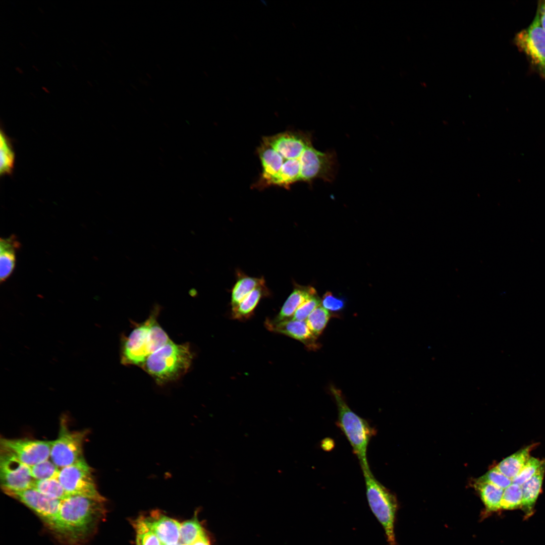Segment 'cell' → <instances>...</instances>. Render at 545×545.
Returning a JSON list of instances; mask_svg holds the SVG:
<instances>
[{"mask_svg":"<svg viewBox=\"0 0 545 545\" xmlns=\"http://www.w3.org/2000/svg\"><path fill=\"white\" fill-rule=\"evenodd\" d=\"M257 153L261 172L253 186L259 190L271 186L289 189L295 183L311 184L316 179L332 182L335 178L336 153L316 149L308 132L287 130L264 136Z\"/></svg>","mask_w":545,"mask_h":545,"instance_id":"obj_1","label":"cell"},{"mask_svg":"<svg viewBox=\"0 0 545 545\" xmlns=\"http://www.w3.org/2000/svg\"><path fill=\"white\" fill-rule=\"evenodd\" d=\"M103 503L70 496L62 501L58 515L48 529L65 545H83L93 536L104 516Z\"/></svg>","mask_w":545,"mask_h":545,"instance_id":"obj_2","label":"cell"},{"mask_svg":"<svg viewBox=\"0 0 545 545\" xmlns=\"http://www.w3.org/2000/svg\"><path fill=\"white\" fill-rule=\"evenodd\" d=\"M159 311L160 307L156 305L149 317L122 339L121 363L141 367L150 354L171 340L157 322Z\"/></svg>","mask_w":545,"mask_h":545,"instance_id":"obj_3","label":"cell"},{"mask_svg":"<svg viewBox=\"0 0 545 545\" xmlns=\"http://www.w3.org/2000/svg\"><path fill=\"white\" fill-rule=\"evenodd\" d=\"M189 343L170 340L150 354L141 367L160 386L179 379L189 370L193 359Z\"/></svg>","mask_w":545,"mask_h":545,"instance_id":"obj_4","label":"cell"},{"mask_svg":"<svg viewBox=\"0 0 545 545\" xmlns=\"http://www.w3.org/2000/svg\"><path fill=\"white\" fill-rule=\"evenodd\" d=\"M330 391L337 406V424L349 442L361 468L369 467L367 448L371 438L375 434V428L351 409L340 390L331 386Z\"/></svg>","mask_w":545,"mask_h":545,"instance_id":"obj_5","label":"cell"},{"mask_svg":"<svg viewBox=\"0 0 545 545\" xmlns=\"http://www.w3.org/2000/svg\"><path fill=\"white\" fill-rule=\"evenodd\" d=\"M369 506L382 525L389 545H397L394 525L398 502L396 496L374 476L369 467L361 468Z\"/></svg>","mask_w":545,"mask_h":545,"instance_id":"obj_6","label":"cell"},{"mask_svg":"<svg viewBox=\"0 0 545 545\" xmlns=\"http://www.w3.org/2000/svg\"><path fill=\"white\" fill-rule=\"evenodd\" d=\"M513 43L525 55L531 69L545 79V31L535 16L527 27L515 34Z\"/></svg>","mask_w":545,"mask_h":545,"instance_id":"obj_7","label":"cell"},{"mask_svg":"<svg viewBox=\"0 0 545 545\" xmlns=\"http://www.w3.org/2000/svg\"><path fill=\"white\" fill-rule=\"evenodd\" d=\"M58 479L70 496H79L101 502L105 498L98 492L92 469L83 459L60 469Z\"/></svg>","mask_w":545,"mask_h":545,"instance_id":"obj_8","label":"cell"},{"mask_svg":"<svg viewBox=\"0 0 545 545\" xmlns=\"http://www.w3.org/2000/svg\"><path fill=\"white\" fill-rule=\"evenodd\" d=\"M88 432L87 430L70 431L65 422H62L58 438L52 441L51 461L61 469L84 459L83 445Z\"/></svg>","mask_w":545,"mask_h":545,"instance_id":"obj_9","label":"cell"},{"mask_svg":"<svg viewBox=\"0 0 545 545\" xmlns=\"http://www.w3.org/2000/svg\"><path fill=\"white\" fill-rule=\"evenodd\" d=\"M52 441L29 439H1V451L8 452L28 466L49 459Z\"/></svg>","mask_w":545,"mask_h":545,"instance_id":"obj_10","label":"cell"},{"mask_svg":"<svg viewBox=\"0 0 545 545\" xmlns=\"http://www.w3.org/2000/svg\"><path fill=\"white\" fill-rule=\"evenodd\" d=\"M7 495L19 501L31 510L48 528L59 512L62 501L48 497L34 488L21 490L2 489Z\"/></svg>","mask_w":545,"mask_h":545,"instance_id":"obj_11","label":"cell"},{"mask_svg":"<svg viewBox=\"0 0 545 545\" xmlns=\"http://www.w3.org/2000/svg\"><path fill=\"white\" fill-rule=\"evenodd\" d=\"M0 477L2 489L12 490L31 488L35 480L29 466L3 451L0 455Z\"/></svg>","mask_w":545,"mask_h":545,"instance_id":"obj_12","label":"cell"},{"mask_svg":"<svg viewBox=\"0 0 545 545\" xmlns=\"http://www.w3.org/2000/svg\"><path fill=\"white\" fill-rule=\"evenodd\" d=\"M265 327L271 332L282 334L302 342L309 350L315 351L320 344L317 342V337L310 331L305 321L294 320L291 318L276 321L266 319Z\"/></svg>","mask_w":545,"mask_h":545,"instance_id":"obj_13","label":"cell"},{"mask_svg":"<svg viewBox=\"0 0 545 545\" xmlns=\"http://www.w3.org/2000/svg\"><path fill=\"white\" fill-rule=\"evenodd\" d=\"M143 518L162 545H174L179 542L181 524L177 520L157 514Z\"/></svg>","mask_w":545,"mask_h":545,"instance_id":"obj_14","label":"cell"},{"mask_svg":"<svg viewBox=\"0 0 545 545\" xmlns=\"http://www.w3.org/2000/svg\"><path fill=\"white\" fill-rule=\"evenodd\" d=\"M20 243L16 236L12 235L0 239V282L6 281L12 275L16 262V252Z\"/></svg>","mask_w":545,"mask_h":545,"instance_id":"obj_15","label":"cell"},{"mask_svg":"<svg viewBox=\"0 0 545 545\" xmlns=\"http://www.w3.org/2000/svg\"><path fill=\"white\" fill-rule=\"evenodd\" d=\"M316 294L313 287L295 284L293 291L284 303L279 313L272 319L278 321L291 318L303 303Z\"/></svg>","mask_w":545,"mask_h":545,"instance_id":"obj_16","label":"cell"},{"mask_svg":"<svg viewBox=\"0 0 545 545\" xmlns=\"http://www.w3.org/2000/svg\"><path fill=\"white\" fill-rule=\"evenodd\" d=\"M270 295L265 285L259 286L247 295L237 306L232 308V317L238 320L249 318L263 298Z\"/></svg>","mask_w":545,"mask_h":545,"instance_id":"obj_17","label":"cell"},{"mask_svg":"<svg viewBox=\"0 0 545 545\" xmlns=\"http://www.w3.org/2000/svg\"><path fill=\"white\" fill-rule=\"evenodd\" d=\"M545 472V461L536 473L521 485L522 491V507L529 515L540 493Z\"/></svg>","mask_w":545,"mask_h":545,"instance_id":"obj_18","label":"cell"},{"mask_svg":"<svg viewBox=\"0 0 545 545\" xmlns=\"http://www.w3.org/2000/svg\"><path fill=\"white\" fill-rule=\"evenodd\" d=\"M237 279L231 291L232 308L237 306L247 295L255 288L265 285L263 277H249L238 271Z\"/></svg>","mask_w":545,"mask_h":545,"instance_id":"obj_19","label":"cell"},{"mask_svg":"<svg viewBox=\"0 0 545 545\" xmlns=\"http://www.w3.org/2000/svg\"><path fill=\"white\" fill-rule=\"evenodd\" d=\"M534 445L528 446L508 456L495 467L512 480L520 471L528 459Z\"/></svg>","mask_w":545,"mask_h":545,"instance_id":"obj_20","label":"cell"},{"mask_svg":"<svg viewBox=\"0 0 545 545\" xmlns=\"http://www.w3.org/2000/svg\"><path fill=\"white\" fill-rule=\"evenodd\" d=\"M475 488L479 493L486 510L488 512H496L501 509V501L503 489L486 482L476 480Z\"/></svg>","mask_w":545,"mask_h":545,"instance_id":"obj_21","label":"cell"},{"mask_svg":"<svg viewBox=\"0 0 545 545\" xmlns=\"http://www.w3.org/2000/svg\"><path fill=\"white\" fill-rule=\"evenodd\" d=\"M0 140V175H10L14 169L15 152L11 140L2 130Z\"/></svg>","mask_w":545,"mask_h":545,"instance_id":"obj_22","label":"cell"},{"mask_svg":"<svg viewBox=\"0 0 545 545\" xmlns=\"http://www.w3.org/2000/svg\"><path fill=\"white\" fill-rule=\"evenodd\" d=\"M52 499L63 500L70 496L58 478L35 480L32 487Z\"/></svg>","mask_w":545,"mask_h":545,"instance_id":"obj_23","label":"cell"},{"mask_svg":"<svg viewBox=\"0 0 545 545\" xmlns=\"http://www.w3.org/2000/svg\"><path fill=\"white\" fill-rule=\"evenodd\" d=\"M331 316V313L319 305L309 314L305 321L312 333L318 337L326 327Z\"/></svg>","mask_w":545,"mask_h":545,"instance_id":"obj_24","label":"cell"},{"mask_svg":"<svg viewBox=\"0 0 545 545\" xmlns=\"http://www.w3.org/2000/svg\"><path fill=\"white\" fill-rule=\"evenodd\" d=\"M204 533L196 518L185 521L181 524L179 543L191 545Z\"/></svg>","mask_w":545,"mask_h":545,"instance_id":"obj_25","label":"cell"},{"mask_svg":"<svg viewBox=\"0 0 545 545\" xmlns=\"http://www.w3.org/2000/svg\"><path fill=\"white\" fill-rule=\"evenodd\" d=\"M522 491L521 486L512 483L506 487L501 501V509L513 510L522 507Z\"/></svg>","mask_w":545,"mask_h":545,"instance_id":"obj_26","label":"cell"},{"mask_svg":"<svg viewBox=\"0 0 545 545\" xmlns=\"http://www.w3.org/2000/svg\"><path fill=\"white\" fill-rule=\"evenodd\" d=\"M29 467L31 475L35 480L58 478L60 470V469L49 459Z\"/></svg>","mask_w":545,"mask_h":545,"instance_id":"obj_27","label":"cell"},{"mask_svg":"<svg viewBox=\"0 0 545 545\" xmlns=\"http://www.w3.org/2000/svg\"><path fill=\"white\" fill-rule=\"evenodd\" d=\"M137 545H162L158 537L148 528L143 517L134 523Z\"/></svg>","mask_w":545,"mask_h":545,"instance_id":"obj_28","label":"cell"},{"mask_svg":"<svg viewBox=\"0 0 545 545\" xmlns=\"http://www.w3.org/2000/svg\"><path fill=\"white\" fill-rule=\"evenodd\" d=\"M543 461L530 457L519 473L512 479V482L522 485L538 471Z\"/></svg>","mask_w":545,"mask_h":545,"instance_id":"obj_29","label":"cell"},{"mask_svg":"<svg viewBox=\"0 0 545 545\" xmlns=\"http://www.w3.org/2000/svg\"><path fill=\"white\" fill-rule=\"evenodd\" d=\"M477 480L486 482L505 489L512 483V480L505 475L496 467L489 470Z\"/></svg>","mask_w":545,"mask_h":545,"instance_id":"obj_30","label":"cell"},{"mask_svg":"<svg viewBox=\"0 0 545 545\" xmlns=\"http://www.w3.org/2000/svg\"><path fill=\"white\" fill-rule=\"evenodd\" d=\"M321 300L317 294L303 303L291 318L294 320L304 321L317 307L320 305Z\"/></svg>","mask_w":545,"mask_h":545,"instance_id":"obj_31","label":"cell"},{"mask_svg":"<svg viewBox=\"0 0 545 545\" xmlns=\"http://www.w3.org/2000/svg\"><path fill=\"white\" fill-rule=\"evenodd\" d=\"M321 303L328 311L334 312L342 311L345 307L344 299L335 296L331 292H326L323 295Z\"/></svg>","mask_w":545,"mask_h":545,"instance_id":"obj_32","label":"cell"},{"mask_svg":"<svg viewBox=\"0 0 545 545\" xmlns=\"http://www.w3.org/2000/svg\"><path fill=\"white\" fill-rule=\"evenodd\" d=\"M535 16L537 18L539 25L545 31V0L538 2Z\"/></svg>","mask_w":545,"mask_h":545,"instance_id":"obj_33","label":"cell"},{"mask_svg":"<svg viewBox=\"0 0 545 545\" xmlns=\"http://www.w3.org/2000/svg\"><path fill=\"white\" fill-rule=\"evenodd\" d=\"M335 446L334 442L333 440L330 438H326L323 440L321 443V448L327 451H331L334 448Z\"/></svg>","mask_w":545,"mask_h":545,"instance_id":"obj_34","label":"cell"},{"mask_svg":"<svg viewBox=\"0 0 545 545\" xmlns=\"http://www.w3.org/2000/svg\"><path fill=\"white\" fill-rule=\"evenodd\" d=\"M191 545H210V543L208 539L204 533Z\"/></svg>","mask_w":545,"mask_h":545,"instance_id":"obj_35","label":"cell"},{"mask_svg":"<svg viewBox=\"0 0 545 545\" xmlns=\"http://www.w3.org/2000/svg\"><path fill=\"white\" fill-rule=\"evenodd\" d=\"M15 70H16V71H17V72H18V73H19V74H23V70H22V69H21V68H20V67H15Z\"/></svg>","mask_w":545,"mask_h":545,"instance_id":"obj_36","label":"cell"},{"mask_svg":"<svg viewBox=\"0 0 545 545\" xmlns=\"http://www.w3.org/2000/svg\"><path fill=\"white\" fill-rule=\"evenodd\" d=\"M41 89H42V90H43V91H44L45 92H46V93H50V91H49V90H48V89H47V88H46V87H45V86H42V87H41Z\"/></svg>","mask_w":545,"mask_h":545,"instance_id":"obj_37","label":"cell"},{"mask_svg":"<svg viewBox=\"0 0 545 545\" xmlns=\"http://www.w3.org/2000/svg\"><path fill=\"white\" fill-rule=\"evenodd\" d=\"M32 68H33V69H34V70H35V71H37V72H38V71H39V70H38V68H37V67H36V66H35V65H33L32 66Z\"/></svg>","mask_w":545,"mask_h":545,"instance_id":"obj_38","label":"cell"},{"mask_svg":"<svg viewBox=\"0 0 545 545\" xmlns=\"http://www.w3.org/2000/svg\"><path fill=\"white\" fill-rule=\"evenodd\" d=\"M87 83H88V85H89V86H90L91 87H93V85H92V83H91V82L90 81H88H88H87Z\"/></svg>","mask_w":545,"mask_h":545,"instance_id":"obj_39","label":"cell"},{"mask_svg":"<svg viewBox=\"0 0 545 545\" xmlns=\"http://www.w3.org/2000/svg\"><path fill=\"white\" fill-rule=\"evenodd\" d=\"M38 10H39V11H40V12H41V13H42V14H43V13H44V12H43V10H42V9L41 8H40V7H38Z\"/></svg>","mask_w":545,"mask_h":545,"instance_id":"obj_40","label":"cell"},{"mask_svg":"<svg viewBox=\"0 0 545 545\" xmlns=\"http://www.w3.org/2000/svg\"><path fill=\"white\" fill-rule=\"evenodd\" d=\"M20 44L23 48H26V47L23 43H22V42H20Z\"/></svg>","mask_w":545,"mask_h":545,"instance_id":"obj_41","label":"cell"},{"mask_svg":"<svg viewBox=\"0 0 545 545\" xmlns=\"http://www.w3.org/2000/svg\"><path fill=\"white\" fill-rule=\"evenodd\" d=\"M72 66H73V67H74V68H75V69L76 70H78V68H77V66H76L75 65V64H74L73 63V65H72Z\"/></svg>","mask_w":545,"mask_h":545,"instance_id":"obj_42","label":"cell"},{"mask_svg":"<svg viewBox=\"0 0 545 545\" xmlns=\"http://www.w3.org/2000/svg\"><path fill=\"white\" fill-rule=\"evenodd\" d=\"M174 545H183V544H182L181 543L179 542L178 543L176 544H174Z\"/></svg>","mask_w":545,"mask_h":545,"instance_id":"obj_43","label":"cell"}]
</instances>
